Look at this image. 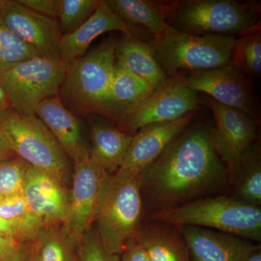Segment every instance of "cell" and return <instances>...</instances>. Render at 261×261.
Returning a JSON list of instances; mask_svg holds the SVG:
<instances>
[{"label":"cell","mask_w":261,"mask_h":261,"mask_svg":"<svg viewBox=\"0 0 261 261\" xmlns=\"http://www.w3.org/2000/svg\"><path fill=\"white\" fill-rule=\"evenodd\" d=\"M105 3L127 25L144 29L153 37L168 27L167 16L171 1L105 0Z\"/></svg>","instance_id":"obj_23"},{"label":"cell","mask_w":261,"mask_h":261,"mask_svg":"<svg viewBox=\"0 0 261 261\" xmlns=\"http://www.w3.org/2000/svg\"><path fill=\"white\" fill-rule=\"evenodd\" d=\"M23 196L32 214L44 227L64 224L69 209L70 192L54 176L30 166Z\"/></svg>","instance_id":"obj_15"},{"label":"cell","mask_w":261,"mask_h":261,"mask_svg":"<svg viewBox=\"0 0 261 261\" xmlns=\"http://www.w3.org/2000/svg\"><path fill=\"white\" fill-rule=\"evenodd\" d=\"M10 105L6 94L0 86V118L10 109Z\"/></svg>","instance_id":"obj_37"},{"label":"cell","mask_w":261,"mask_h":261,"mask_svg":"<svg viewBox=\"0 0 261 261\" xmlns=\"http://www.w3.org/2000/svg\"><path fill=\"white\" fill-rule=\"evenodd\" d=\"M170 27L195 35L242 37L260 29V3L236 0L171 1Z\"/></svg>","instance_id":"obj_3"},{"label":"cell","mask_w":261,"mask_h":261,"mask_svg":"<svg viewBox=\"0 0 261 261\" xmlns=\"http://www.w3.org/2000/svg\"><path fill=\"white\" fill-rule=\"evenodd\" d=\"M141 174L111 175L94 221L106 251L121 255L137 240L145 219L140 191Z\"/></svg>","instance_id":"obj_5"},{"label":"cell","mask_w":261,"mask_h":261,"mask_svg":"<svg viewBox=\"0 0 261 261\" xmlns=\"http://www.w3.org/2000/svg\"><path fill=\"white\" fill-rule=\"evenodd\" d=\"M199 111L189 113L177 121L148 125L136 132L132 136L123 164L117 173L141 174L194 121Z\"/></svg>","instance_id":"obj_14"},{"label":"cell","mask_w":261,"mask_h":261,"mask_svg":"<svg viewBox=\"0 0 261 261\" xmlns=\"http://www.w3.org/2000/svg\"><path fill=\"white\" fill-rule=\"evenodd\" d=\"M120 261H149L148 257L138 240L128 244L121 255Z\"/></svg>","instance_id":"obj_34"},{"label":"cell","mask_w":261,"mask_h":261,"mask_svg":"<svg viewBox=\"0 0 261 261\" xmlns=\"http://www.w3.org/2000/svg\"><path fill=\"white\" fill-rule=\"evenodd\" d=\"M39 53L20 40L0 22V72L31 58Z\"/></svg>","instance_id":"obj_29"},{"label":"cell","mask_w":261,"mask_h":261,"mask_svg":"<svg viewBox=\"0 0 261 261\" xmlns=\"http://www.w3.org/2000/svg\"><path fill=\"white\" fill-rule=\"evenodd\" d=\"M90 133L91 156L108 174H115L123 164L133 135L102 119L92 123Z\"/></svg>","instance_id":"obj_21"},{"label":"cell","mask_w":261,"mask_h":261,"mask_svg":"<svg viewBox=\"0 0 261 261\" xmlns=\"http://www.w3.org/2000/svg\"><path fill=\"white\" fill-rule=\"evenodd\" d=\"M234 65L249 79L258 80L261 74V31L242 36L235 40L231 58Z\"/></svg>","instance_id":"obj_27"},{"label":"cell","mask_w":261,"mask_h":261,"mask_svg":"<svg viewBox=\"0 0 261 261\" xmlns=\"http://www.w3.org/2000/svg\"><path fill=\"white\" fill-rule=\"evenodd\" d=\"M191 261H245L256 243L221 231L180 226Z\"/></svg>","instance_id":"obj_17"},{"label":"cell","mask_w":261,"mask_h":261,"mask_svg":"<svg viewBox=\"0 0 261 261\" xmlns=\"http://www.w3.org/2000/svg\"><path fill=\"white\" fill-rule=\"evenodd\" d=\"M66 69L62 60L37 56L0 72V86L15 112L35 114L43 100L59 95Z\"/></svg>","instance_id":"obj_8"},{"label":"cell","mask_w":261,"mask_h":261,"mask_svg":"<svg viewBox=\"0 0 261 261\" xmlns=\"http://www.w3.org/2000/svg\"><path fill=\"white\" fill-rule=\"evenodd\" d=\"M1 196H0V199H1ZM0 233H1V234L5 235V236L13 238V234H12L11 231H10L9 227H8L4 221L1 219V218H0Z\"/></svg>","instance_id":"obj_38"},{"label":"cell","mask_w":261,"mask_h":261,"mask_svg":"<svg viewBox=\"0 0 261 261\" xmlns=\"http://www.w3.org/2000/svg\"><path fill=\"white\" fill-rule=\"evenodd\" d=\"M7 0H0V15L3 12V8H4L5 4H6Z\"/></svg>","instance_id":"obj_39"},{"label":"cell","mask_w":261,"mask_h":261,"mask_svg":"<svg viewBox=\"0 0 261 261\" xmlns=\"http://www.w3.org/2000/svg\"><path fill=\"white\" fill-rule=\"evenodd\" d=\"M200 108V93L188 88L178 75L122 113L117 127L133 135L143 127L177 121Z\"/></svg>","instance_id":"obj_9"},{"label":"cell","mask_w":261,"mask_h":261,"mask_svg":"<svg viewBox=\"0 0 261 261\" xmlns=\"http://www.w3.org/2000/svg\"><path fill=\"white\" fill-rule=\"evenodd\" d=\"M31 165L15 157L0 162V196L23 195L24 185Z\"/></svg>","instance_id":"obj_30"},{"label":"cell","mask_w":261,"mask_h":261,"mask_svg":"<svg viewBox=\"0 0 261 261\" xmlns=\"http://www.w3.org/2000/svg\"><path fill=\"white\" fill-rule=\"evenodd\" d=\"M145 219L174 226H191L261 242V207L246 205L227 193L197 199L171 209L147 215Z\"/></svg>","instance_id":"obj_2"},{"label":"cell","mask_w":261,"mask_h":261,"mask_svg":"<svg viewBox=\"0 0 261 261\" xmlns=\"http://www.w3.org/2000/svg\"><path fill=\"white\" fill-rule=\"evenodd\" d=\"M121 255H112L103 247L94 224L82 235L78 245L76 261H120Z\"/></svg>","instance_id":"obj_31"},{"label":"cell","mask_w":261,"mask_h":261,"mask_svg":"<svg viewBox=\"0 0 261 261\" xmlns=\"http://www.w3.org/2000/svg\"><path fill=\"white\" fill-rule=\"evenodd\" d=\"M25 261H31V257H29L28 260H27Z\"/></svg>","instance_id":"obj_40"},{"label":"cell","mask_w":261,"mask_h":261,"mask_svg":"<svg viewBox=\"0 0 261 261\" xmlns=\"http://www.w3.org/2000/svg\"><path fill=\"white\" fill-rule=\"evenodd\" d=\"M15 157L14 152L10 148L8 141L0 130V162Z\"/></svg>","instance_id":"obj_35"},{"label":"cell","mask_w":261,"mask_h":261,"mask_svg":"<svg viewBox=\"0 0 261 261\" xmlns=\"http://www.w3.org/2000/svg\"><path fill=\"white\" fill-rule=\"evenodd\" d=\"M35 115L54 136L68 159L73 162L90 154L78 119L59 95L47 98L37 106Z\"/></svg>","instance_id":"obj_18"},{"label":"cell","mask_w":261,"mask_h":261,"mask_svg":"<svg viewBox=\"0 0 261 261\" xmlns=\"http://www.w3.org/2000/svg\"><path fill=\"white\" fill-rule=\"evenodd\" d=\"M235 40L231 36L195 35L168 25L149 43L160 68L170 78L229 65Z\"/></svg>","instance_id":"obj_4"},{"label":"cell","mask_w":261,"mask_h":261,"mask_svg":"<svg viewBox=\"0 0 261 261\" xmlns=\"http://www.w3.org/2000/svg\"><path fill=\"white\" fill-rule=\"evenodd\" d=\"M79 242L63 224L44 227L31 242V261H76Z\"/></svg>","instance_id":"obj_24"},{"label":"cell","mask_w":261,"mask_h":261,"mask_svg":"<svg viewBox=\"0 0 261 261\" xmlns=\"http://www.w3.org/2000/svg\"><path fill=\"white\" fill-rule=\"evenodd\" d=\"M188 88L250 115L260 123V106L250 79L234 65L182 74Z\"/></svg>","instance_id":"obj_12"},{"label":"cell","mask_w":261,"mask_h":261,"mask_svg":"<svg viewBox=\"0 0 261 261\" xmlns=\"http://www.w3.org/2000/svg\"><path fill=\"white\" fill-rule=\"evenodd\" d=\"M115 56L117 61L153 90L162 87L168 80L154 59L148 41L123 34L117 42Z\"/></svg>","instance_id":"obj_22"},{"label":"cell","mask_w":261,"mask_h":261,"mask_svg":"<svg viewBox=\"0 0 261 261\" xmlns=\"http://www.w3.org/2000/svg\"><path fill=\"white\" fill-rule=\"evenodd\" d=\"M0 218L9 227L13 238L19 243H31L44 228L29 209L23 195L2 197Z\"/></svg>","instance_id":"obj_26"},{"label":"cell","mask_w":261,"mask_h":261,"mask_svg":"<svg viewBox=\"0 0 261 261\" xmlns=\"http://www.w3.org/2000/svg\"><path fill=\"white\" fill-rule=\"evenodd\" d=\"M137 240L149 261H191L177 226L145 219Z\"/></svg>","instance_id":"obj_19"},{"label":"cell","mask_w":261,"mask_h":261,"mask_svg":"<svg viewBox=\"0 0 261 261\" xmlns=\"http://www.w3.org/2000/svg\"><path fill=\"white\" fill-rule=\"evenodd\" d=\"M117 42L109 38L67 65L59 94L78 111L100 112L113 78Z\"/></svg>","instance_id":"obj_7"},{"label":"cell","mask_w":261,"mask_h":261,"mask_svg":"<svg viewBox=\"0 0 261 261\" xmlns=\"http://www.w3.org/2000/svg\"><path fill=\"white\" fill-rule=\"evenodd\" d=\"M30 243H21L0 233V261H25L30 257Z\"/></svg>","instance_id":"obj_32"},{"label":"cell","mask_w":261,"mask_h":261,"mask_svg":"<svg viewBox=\"0 0 261 261\" xmlns=\"http://www.w3.org/2000/svg\"><path fill=\"white\" fill-rule=\"evenodd\" d=\"M145 81L116 60L111 85L99 115L117 121L122 113L153 92Z\"/></svg>","instance_id":"obj_20"},{"label":"cell","mask_w":261,"mask_h":261,"mask_svg":"<svg viewBox=\"0 0 261 261\" xmlns=\"http://www.w3.org/2000/svg\"><path fill=\"white\" fill-rule=\"evenodd\" d=\"M212 128L205 122L192 121L141 173L145 216L222 195L229 187L227 168L215 149Z\"/></svg>","instance_id":"obj_1"},{"label":"cell","mask_w":261,"mask_h":261,"mask_svg":"<svg viewBox=\"0 0 261 261\" xmlns=\"http://www.w3.org/2000/svg\"><path fill=\"white\" fill-rule=\"evenodd\" d=\"M102 3L101 0H60L57 21L62 35L79 28Z\"/></svg>","instance_id":"obj_28"},{"label":"cell","mask_w":261,"mask_h":261,"mask_svg":"<svg viewBox=\"0 0 261 261\" xmlns=\"http://www.w3.org/2000/svg\"><path fill=\"white\" fill-rule=\"evenodd\" d=\"M200 104L207 106L214 117L212 139L216 152L227 168L229 187L238 171L240 160L258 141L260 123L247 113L223 106L210 97H200Z\"/></svg>","instance_id":"obj_10"},{"label":"cell","mask_w":261,"mask_h":261,"mask_svg":"<svg viewBox=\"0 0 261 261\" xmlns=\"http://www.w3.org/2000/svg\"><path fill=\"white\" fill-rule=\"evenodd\" d=\"M110 176L90 154L74 162L69 209L63 225L77 240L94 224Z\"/></svg>","instance_id":"obj_11"},{"label":"cell","mask_w":261,"mask_h":261,"mask_svg":"<svg viewBox=\"0 0 261 261\" xmlns=\"http://www.w3.org/2000/svg\"><path fill=\"white\" fill-rule=\"evenodd\" d=\"M0 22L39 56L61 60L60 42L63 35L57 19L33 12L18 3L8 0L0 15Z\"/></svg>","instance_id":"obj_13"},{"label":"cell","mask_w":261,"mask_h":261,"mask_svg":"<svg viewBox=\"0 0 261 261\" xmlns=\"http://www.w3.org/2000/svg\"><path fill=\"white\" fill-rule=\"evenodd\" d=\"M245 261H261L260 243H255L245 257Z\"/></svg>","instance_id":"obj_36"},{"label":"cell","mask_w":261,"mask_h":261,"mask_svg":"<svg viewBox=\"0 0 261 261\" xmlns=\"http://www.w3.org/2000/svg\"><path fill=\"white\" fill-rule=\"evenodd\" d=\"M113 31L142 39L144 34H149L144 29L127 25L110 10L104 0L87 21L73 32L62 37L59 47L62 61L67 65L76 61L87 53L89 45L96 38Z\"/></svg>","instance_id":"obj_16"},{"label":"cell","mask_w":261,"mask_h":261,"mask_svg":"<svg viewBox=\"0 0 261 261\" xmlns=\"http://www.w3.org/2000/svg\"><path fill=\"white\" fill-rule=\"evenodd\" d=\"M0 130L15 156L67 187L70 180L68 156L35 114L23 116L10 108L0 118Z\"/></svg>","instance_id":"obj_6"},{"label":"cell","mask_w":261,"mask_h":261,"mask_svg":"<svg viewBox=\"0 0 261 261\" xmlns=\"http://www.w3.org/2000/svg\"><path fill=\"white\" fill-rule=\"evenodd\" d=\"M228 195L246 205L261 207V147L255 142L239 163Z\"/></svg>","instance_id":"obj_25"},{"label":"cell","mask_w":261,"mask_h":261,"mask_svg":"<svg viewBox=\"0 0 261 261\" xmlns=\"http://www.w3.org/2000/svg\"><path fill=\"white\" fill-rule=\"evenodd\" d=\"M25 8L39 14L57 19L60 0H17Z\"/></svg>","instance_id":"obj_33"}]
</instances>
